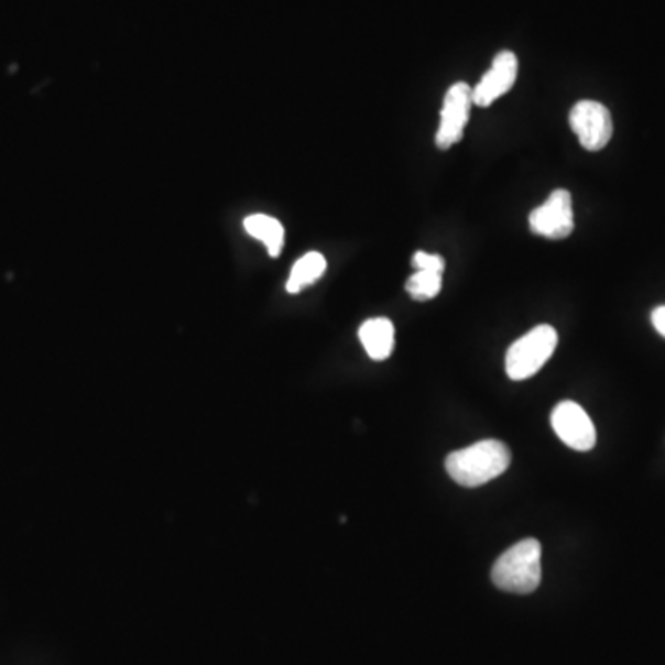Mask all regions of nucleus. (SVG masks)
<instances>
[{
    "instance_id": "3",
    "label": "nucleus",
    "mask_w": 665,
    "mask_h": 665,
    "mask_svg": "<svg viewBox=\"0 0 665 665\" xmlns=\"http://www.w3.org/2000/svg\"><path fill=\"white\" fill-rule=\"evenodd\" d=\"M558 345V332L555 327L536 326L523 335L506 351V375L512 381H525L542 370L549 361Z\"/></svg>"
},
{
    "instance_id": "12",
    "label": "nucleus",
    "mask_w": 665,
    "mask_h": 665,
    "mask_svg": "<svg viewBox=\"0 0 665 665\" xmlns=\"http://www.w3.org/2000/svg\"><path fill=\"white\" fill-rule=\"evenodd\" d=\"M407 293L411 298L416 302H427L440 294L441 291V274L430 272V270H416L407 280Z\"/></svg>"
},
{
    "instance_id": "2",
    "label": "nucleus",
    "mask_w": 665,
    "mask_h": 665,
    "mask_svg": "<svg viewBox=\"0 0 665 665\" xmlns=\"http://www.w3.org/2000/svg\"><path fill=\"white\" fill-rule=\"evenodd\" d=\"M492 582L499 590L517 596L538 590L542 582V544L538 539L525 538L506 549L493 564Z\"/></svg>"
},
{
    "instance_id": "4",
    "label": "nucleus",
    "mask_w": 665,
    "mask_h": 665,
    "mask_svg": "<svg viewBox=\"0 0 665 665\" xmlns=\"http://www.w3.org/2000/svg\"><path fill=\"white\" fill-rule=\"evenodd\" d=\"M569 127L579 138L580 144L590 152L604 149L614 133L610 109L597 100H580L575 103L569 111Z\"/></svg>"
},
{
    "instance_id": "10",
    "label": "nucleus",
    "mask_w": 665,
    "mask_h": 665,
    "mask_svg": "<svg viewBox=\"0 0 665 665\" xmlns=\"http://www.w3.org/2000/svg\"><path fill=\"white\" fill-rule=\"evenodd\" d=\"M244 230L263 242L272 258H277L282 253L283 244H285V228L277 218L269 217V215H250L244 220Z\"/></svg>"
},
{
    "instance_id": "14",
    "label": "nucleus",
    "mask_w": 665,
    "mask_h": 665,
    "mask_svg": "<svg viewBox=\"0 0 665 665\" xmlns=\"http://www.w3.org/2000/svg\"><path fill=\"white\" fill-rule=\"evenodd\" d=\"M651 320H653L654 329H656V331H658L659 335H662V337L665 339V305H662V307H656V309L653 310Z\"/></svg>"
},
{
    "instance_id": "7",
    "label": "nucleus",
    "mask_w": 665,
    "mask_h": 665,
    "mask_svg": "<svg viewBox=\"0 0 665 665\" xmlns=\"http://www.w3.org/2000/svg\"><path fill=\"white\" fill-rule=\"evenodd\" d=\"M550 425L558 438L575 451H590L596 446V427L579 403H558L550 413Z\"/></svg>"
},
{
    "instance_id": "1",
    "label": "nucleus",
    "mask_w": 665,
    "mask_h": 665,
    "mask_svg": "<svg viewBox=\"0 0 665 665\" xmlns=\"http://www.w3.org/2000/svg\"><path fill=\"white\" fill-rule=\"evenodd\" d=\"M511 449L499 440H481L448 455L446 470L457 484L477 488L503 476L511 466Z\"/></svg>"
},
{
    "instance_id": "11",
    "label": "nucleus",
    "mask_w": 665,
    "mask_h": 665,
    "mask_svg": "<svg viewBox=\"0 0 665 665\" xmlns=\"http://www.w3.org/2000/svg\"><path fill=\"white\" fill-rule=\"evenodd\" d=\"M326 258L318 252L305 253L294 263L291 275H288L287 291L291 294H298L305 287L318 282L324 272H326Z\"/></svg>"
},
{
    "instance_id": "9",
    "label": "nucleus",
    "mask_w": 665,
    "mask_h": 665,
    "mask_svg": "<svg viewBox=\"0 0 665 665\" xmlns=\"http://www.w3.org/2000/svg\"><path fill=\"white\" fill-rule=\"evenodd\" d=\"M394 337V324L389 318H370L359 329V339L373 361H384L391 357Z\"/></svg>"
},
{
    "instance_id": "13",
    "label": "nucleus",
    "mask_w": 665,
    "mask_h": 665,
    "mask_svg": "<svg viewBox=\"0 0 665 665\" xmlns=\"http://www.w3.org/2000/svg\"><path fill=\"white\" fill-rule=\"evenodd\" d=\"M413 264L416 270H430V272H438V274H444V270H446V261L436 253L416 252L414 253Z\"/></svg>"
},
{
    "instance_id": "5",
    "label": "nucleus",
    "mask_w": 665,
    "mask_h": 665,
    "mask_svg": "<svg viewBox=\"0 0 665 665\" xmlns=\"http://www.w3.org/2000/svg\"><path fill=\"white\" fill-rule=\"evenodd\" d=\"M471 106H473V87L466 81H457L449 87L444 106L440 111V127L436 132V146L448 150L454 144L462 141L465 128L470 121Z\"/></svg>"
},
{
    "instance_id": "8",
    "label": "nucleus",
    "mask_w": 665,
    "mask_h": 665,
    "mask_svg": "<svg viewBox=\"0 0 665 665\" xmlns=\"http://www.w3.org/2000/svg\"><path fill=\"white\" fill-rule=\"evenodd\" d=\"M517 58L511 51H501L493 58L492 67L473 87V103L479 108L492 106L498 98L511 91L517 78Z\"/></svg>"
},
{
    "instance_id": "6",
    "label": "nucleus",
    "mask_w": 665,
    "mask_h": 665,
    "mask_svg": "<svg viewBox=\"0 0 665 665\" xmlns=\"http://www.w3.org/2000/svg\"><path fill=\"white\" fill-rule=\"evenodd\" d=\"M528 226L536 236L545 239H566L575 228L574 200L569 190L557 189L528 215Z\"/></svg>"
}]
</instances>
